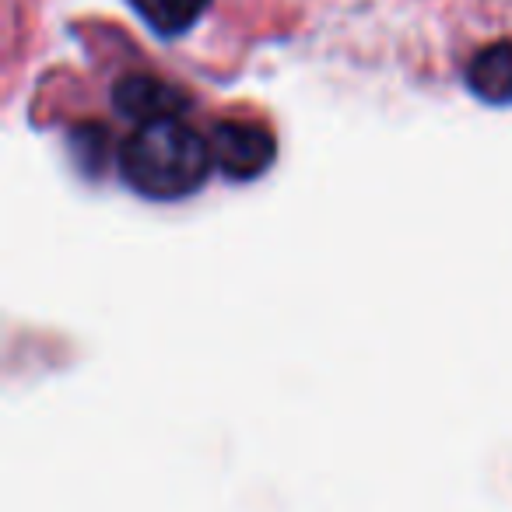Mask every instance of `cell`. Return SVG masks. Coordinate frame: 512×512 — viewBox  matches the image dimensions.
Instances as JSON below:
<instances>
[{"mask_svg":"<svg viewBox=\"0 0 512 512\" xmlns=\"http://www.w3.org/2000/svg\"><path fill=\"white\" fill-rule=\"evenodd\" d=\"M123 183L148 200H183L207 183L214 169L211 144L183 120L141 123L116 155Z\"/></svg>","mask_w":512,"mask_h":512,"instance_id":"1","label":"cell"},{"mask_svg":"<svg viewBox=\"0 0 512 512\" xmlns=\"http://www.w3.org/2000/svg\"><path fill=\"white\" fill-rule=\"evenodd\" d=\"M211 155L214 169H221L235 183L264 176L278 158V141L264 123H246V120H225L214 123L211 137Z\"/></svg>","mask_w":512,"mask_h":512,"instance_id":"2","label":"cell"},{"mask_svg":"<svg viewBox=\"0 0 512 512\" xmlns=\"http://www.w3.org/2000/svg\"><path fill=\"white\" fill-rule=\"evenodd\" d=\"M113 106L120 116L141 123L155 120H176L179 113H186L190 99H186L183 88L169 85L162 78H151V74H130V78L116 81L113 88Z\"/></svg>","mask_w":512,"mask_h":512,"instance_id":"3","label":"cell"},{"mask_svg":"<svg viewBox=\"0 0 512 512\" xmlns=\"http://www.w3.org/2000/svg\"><path fill=\"white\" fill-rule=\"evenodd\" d=\"M467 85L477 99L491 102V106L512 102V39L484 46V50L470 60Z\"/></svg>","mask_w":512,"mask_h":512,"instance_id":"4","label":"cell"},{"mask_svg":"<svg viewBox=\"0 0 512 512\" xmlns=\"http://www.w3.org/2000/svg\"><path fill=\"white\" fill-rule=\"evenodd\" d=\"M130 8L148 22L151 32L172 39L190 32L211 8V0H130Z\"/></svg>","mask_w":512,"mask_h":512,"instance_id":"5","label":"cell"}]
</instances>
